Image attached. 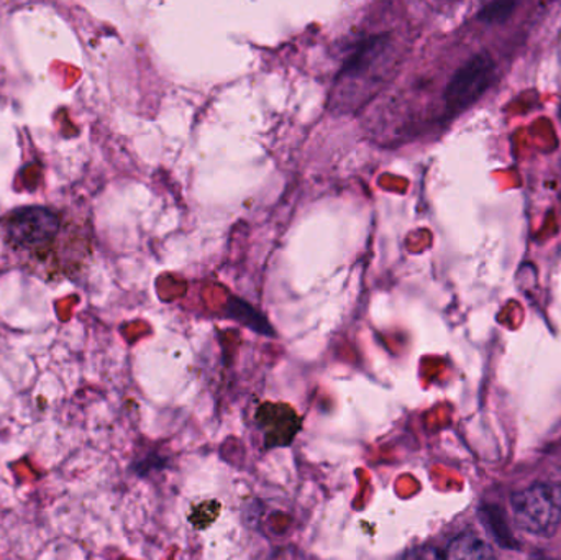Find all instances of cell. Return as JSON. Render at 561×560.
<instances>
[{"label": "cell", "instance_id": "3", "mask_svg": "<svg viewBox=\"0 0 561 560\" xmlns=\"http://www.w3.org/2000/svg\"><path fill=\"white\" fill-rule=\"evenodd\" d=\"M496 75V62L488 53L468 59L445 88V105L450 114H460L473 105L490 89Z\"/></svg>", "mask_w": 561, "mask_h": 560}, {"label": "cell", "instance_id": "1", "mask_svg": "<svg viewBox=\"0 0 561 560\" xmlns=\"http://www.w3.org/2000/svg\"><path fill=\"white\" fill-rule=\"evenodd\" d=\"M61 227V216L48 207L15 210L2 224L3 237L10 249L36 259L51 250Z\"/></svg>", "mask_w": 561, "mask_h": 560}, {"label": "cell", "instance_id": "2", "mask_svg": "<svg viewBox=\"0 0 561 560\" xmlns=\"http://www.w3.org/2000/svg\"><path fill=\"white\" fill-rule=\"evenodd\" d=\"M514 523L527 535L550 538L561 523V503L556 490L547 485H533L511 499Z\"/></svg>", "mask_w": 561, "mask_h": 560}, {"label": "cell", "instance_id": "4", "mask_svg": "<svg viewBox=\"0 0 561 560\" xmlns=\"http://www.w3.org/2000/svg\"><path fill=\"white\" fill-rule=\"evenodd\" d=\"M444 560H497L490 542L474 533H463L448 545Z\"/></svg>", "mask_w": 561, "mask_h": 560}, {"label": "cell", "instance_id": "6", "mask_svg": "<svg viewBox=\"0 0 561 560\" xmlns=\"http://www.w3.org/2000/svg\"><path fill=\"white\" fill-rule=\"evenodd\" d=\"M517 5H519L517 2L488 3V5L483 7V9L480 10V13H478V19L483 20V22L486 23H501L513 15Z\"/></svg>", "mask_w": 561, "mask_h": 560}, {"label": "cell", "instance_id": "5", "mask_svg": "<svg viewBox=\"0 0 561 560\" xmlns=\"http://www.w3.org/2000/svg\"><path fill=\"white\" fill-rule=\"evenodd\" d=\"M229 312L232 318L239 319L242 324L249 325L253 331L260 332V334L272 335V325L270 322L263 318L260 312H256L255 309L250 308L245 301H237L230 302Z\"/></svg>", "mask_w": 561, "mask_h": 560}]
</instances>
